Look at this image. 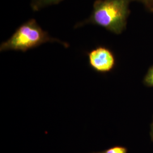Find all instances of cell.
Masks as SVG:
<instances>
[{
	"instance_id": "obj_2",
	"label": "cell",
	"mask_w": 153,
	"mask_h": 153,
	"mask_svg": "<svg viewBox=\"0 0 153 153\" xmlns=\"http://www.w3.org/2000/svg\"><path fill=\"white\" fill-rule=\"evenodd\" d=\"M56 40L44 31L35 20L24 23L10 38L0 46V51H16L25 52L48 42Z\"/></svg>"
},
{
	"instance_id": "obj_3",
	"label": "cell",
	"mask_w": 153,
	"mask_h": 153,
	"mask_svg": "<svg viewBox=\"0 0 153 153\" xmlns=\"http://www.w3.org/2000/svg\"><path fill=\"white\" fill-rule=\"evenodd\" d=\"M88 64L94 71L107 73L111 71L116 64L115 56L109 49L98 47L88 53Z\"/></svg>"
},
{
	"instance_id": "obj_7",
	"label": "cell",
	"mask_w": 153,
	"mask_h": 153,
	"mask_svg": "<svg viewBox=\"0 0 153 153\" xmlns=\"http://www.w3.org/2000/svg\"><path fill=\"white\" fill-rule=\"evenodd\" d=\"M151 137L152 138V140L153 141V123L152 125V130H151Z\"/></svg>"
},
{
	"instance_id": "obj_4",
	"label": "cell",
	"mask_w": 153,
	"mask_h": 153,
	"mask_svg": "<svg viewBox=\"0 0 153 153\" xmlns=\"http://www.w3.org/2000/svg\"><path fill=\"white\" fill-rule=\"evenodd\" d=\"M90 153H128V149L125 146L116 145L101 152H91Z\"/></svg>"
},
{
	"instance_id": "obj_9",
	"label": "cell",
	"mask_w": 153,
	"mask_h": 153,
	"mask_svg": "<svg viewBox=\"0 0 153 153\" xmlns=\"http://www.w3.org/2000/svg\"><path fill=\"white\" fill-rule=\"evenodd\" d=\"M143 1H148L149 0H143Z\"/></svg>"
},
{
	"instance_id": "obj_1",
	"label": "cell",
	"mask_w": 153,
	"mask_h": 153,
	"mask_svg": "<svg viewBox=\"0 0 153 153\" xmlns=\"http://www.w3.org/2000/svg\"><path fill=\"white\" fill-rule=\"evenodd\" d=\"M129 0H98L94 6L91 20L115 33L124 29L129 14Z\"/></svg>"
},
{
	"instance_id": "obj_6",
	"label": "cell",
	"mask_w": 153,
	"mask_h": 153,
	"mask_svg": "<svg viewBox=\"0 0 153 153\" xmlns=\"http://www.w3.org/2000/svg\"><path fill=\"white\" fill-rule=\"evenodd\" d=\"M37 2V5H47L57 4L61 0H36Z\"/></svg>"
},
{
	"instance_id": "obj_5",
	"label": "cell",
	"mask_w": 153,
	"mask_h": 153,
	"mask_svg": "<svg viewBox=\"0 0 153 153\" xmlns=\"http://www.w3.org/2000/svg\"><path fill=\"white\" fill-rule=\"evenodd\" d=\"M144 83L149 87H153V66L150 68L147 74L145 77Z\"/></svg>"
},
{
	"instance_id": "obj_8",
	"label": "cell",
	"mask_w": 153,
	"mask_h": 153,
	"mask_svg": "<svg viewBox=\"0 0 153 153\" xmlns=\"http://www.w3.org/2000/svg\"><path fill=\"white\" fill-rule=\"evenodd\" d=\"M150 8L151 9V10H152V11H153V4H152L151 6L150 7Z\"/></svg>"
}]
</instances>
